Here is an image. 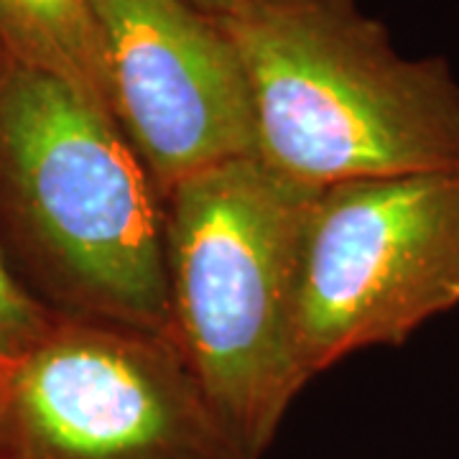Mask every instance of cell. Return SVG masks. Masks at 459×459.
I'll return each instance as SVG.
<instances>
[{
    "label": "cell",
    "instance_id": "6da1fadb",
    "mask_svg": "<svg viewBox=\"0 0 459 459\" xmlns=\"http://www.w3.org/2000/svg\"><path fill=\"white\" fill-rule=\"evenodd\" d=\"M0 235L56 314L169 334L161 192L113 117L11 65L0 74Z\"/></svg>",
    "mask_w": 459,
    "mask_h": 459
},
{
    "label": "cell",
    "instance_id": "7a4b0ae2",
    "mask_svg": "<svg viewBox=\"0 0 459 459\" xmlns=\"http://www.w3.org/2000/svg\"><path fill=\"white\" fill-rule=\"evenodd\" d=\"M258 161L307 189L459 166V80L411 59L355 0H238Z\"/></svg>",
    "mask_w": 459,
    "mask_h": 459
},
{
    "label": "cell",
    "instance_id": "3957f363",
    "mask_svg": "<svg viewBox=\"0 0 459 459\" xmlns=\"http://www.w3.org/2000/svg\"><path fill=\"white\" fill-rule=\"evenodd\" d=\"M316 192L243 159L164 195L169 334L255 459L309 383L296 279Z\"/></svg>",
    "mask_w": 459,
    "mask_h": 459
},
{
    "label": "cell",
    "instance_id": "277c9868",
    "mask_svg": "<svg viewBox=\"0 0 459 459\" xmlns=\"http://www.w3.org/2000/svg\"><path fill=\"white\" fill-rule=\"evenodd\" d=\"M459 307V166L342 181L314 195L296 279L307 377L398 347Z\"/></svg>",
    "mask_w": 459,
    "mask_h": 459
},
{
    "label": "cell",
    "instance_id": "5b68a950",
    "mask_svg": "<svg viewBox=\"0 0 459 459\" xmlns=\"http://www.w3.org/2000/svg\"><path fill=\"white\" fill-rule=\"evenodd\" d=\"M0 459H255L166 332L56 314L8 368Z\"/></svg>",
    "mask_w": 459,
    "mask_h": 459
},
{
    "label": "cell",
    "instance_id": "8992f818",
    "mask_svg": "<svg viewBox=\"0 0 459 459\" xmlns=\"http://www.w3.org/2000/svg\"><path fill=\"white\" fill-rule=\"evenodd\" d=\"M117 128L161 197L222 164L258 159L243 56L222 18L186 0H90Z\"/></svg>",
    "mask_w": 459,
    "mask_h": 459
},
{
    "label": "cell",
    "instance_id": "52a82bcc",
    "mask_svg": "<svg viewBox=\"0 0 459 459\" xmlns=\"http://www.w3.org/2000/svg\"><path fill=\"white\" fill-rule=\"evenodd\" d=\"M0 54L11 66L65 82L113 117L105 47L90 0H0Z\"/></svg>",
    "mask_w": 459,
    "mask_h": 459
},
{
    "label": "cell",
    "instance_id": "ba28073f",
    "mask_svg": "<svg viewBox=\"0 0 459 459\" xmlns=\"http://www.w3.org/2000/svg\"><path fill=\"white\" fill-rule=\"evenodd\" d=\"M56 312L16 279L0 253V368H13L49 332Z\"/></svg>",
    "mask_w": 459,
    "mask_h": 459
},
{
    "label": "cell",
    "instance_id": "9c48e42d",
    "mask_svg": "<svg viewBox=\"0 0 459 459\" xmlns=\"http://www.w3.org/2000/svg\"><path fill=\"white\" fill-rule=\"evenodd\" d=\"M189 5H195V8H199L202 13H210V16H228L230 11L238 5V0H186Z\"/></svg>",
    "mask_w": 459,
    "mask_h": 459
},
{
    "label": "cell",
    "instance_id": "30bf717a",
    "mask_svg": "<svg viewBox=\"0 0 459 459\" xmlns=\"http://www.w3.org/2000/svg\"><path fill=\"white\" fill-rule=\"evenodd\" d=\"M5 376H8V368H0V409H3V395H5Z\"/></svg>",
    "mask_w": 459,
    "mask_h": 459
},
{
    "label": "cell",
    "instance_id": "8fae6325",
    "mask_svg": "<svg viewBox=\"0 0 459 459\" xmlns=\"http://www.w3.org/2000/svg\"><path fill=\"white\" fill-rule=\"evenodd\" d=\"M5 66H8V62H5V59H3V54H0V74L5 72Z\"/></svg>",
    "mask_w": 459,
    "mask_h": 459
}]
</instances>
